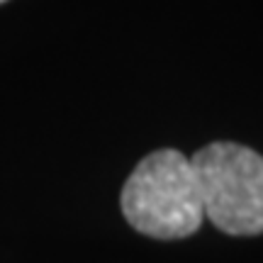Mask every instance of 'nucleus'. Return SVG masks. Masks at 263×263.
<instances>
[{"mask_svg":"<svg viewBox=\"0 0 263 263\" xmlns=\"http://www.w3.org/2000/svg\"><path fill=\"white\" fill-rule=\"evenodd\" d=\"M205 219L232 236L263 234V156L236 141H212L190 156Z\"/></svg>","mask_w":263,"mask_h":263,"instance_id":"nucleus-2","label":"nucleus"},{"mask_svg":"<svg viewBox=\"0 0 263 263\" xmlns=\"http://www.w3.org/2000/svg\"><path fill=\"white\" fill-rule=\"evenodd\" d=\"M120 205L139 234L163 241L195 234L205 219L193 161L176 149L144 156L124 183Z\"/></svg>","mask_w":263,"mask_h":263,"instance_id":"nucleus-1","label":"nucleus"},{"mask_svg":"<svg viewBox=\"0 0 263 263\" xmlns=\"http://www.w3.org/2000/svg\"><path fill=\"white\" fill-rule=\"evenodd\" d=\"M0 3H5V0H0Z\"/></svg>","mask_w":263,"mask_h":263,"instance_id":"nucleus-3","label":"nucleus"}]
</instances>
